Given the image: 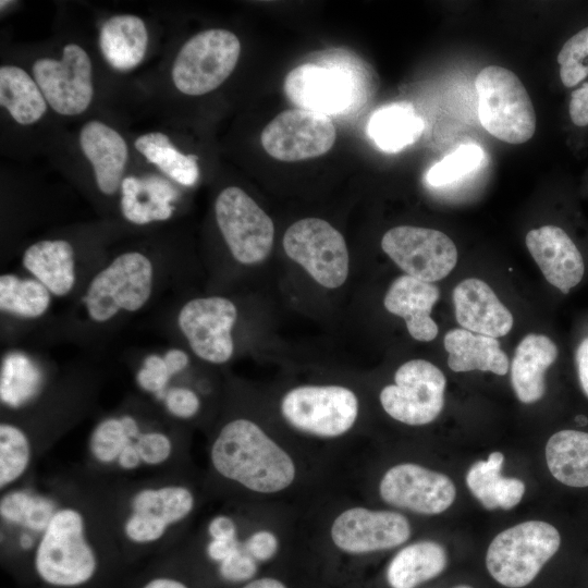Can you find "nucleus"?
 Instances as JSON below:
<instances>
[{"label":"nucleus","instance_id":"1","mask_svg":"<svg viewBox=\"0 0 588 588\" xmlns=\"http://www.w3.org/2000/svg\"><path fill=\"white\" fill-rule=\"evenodd\" d=\"M209 455L218 475L255 493L281 492L296 477L290 454L248 418L238 417L224 424L211 443Z\"/></svg>","mask_w":588,"mask_h":588},{"label":"nucleus","instance_id":"2","mask_svg":"<svg viewBox=\"0 0 588 588\" xmlns=\"http://www.w3.org/2000/svg\"><path fill=\"white\" fill-rule=\"evenodd\" d=\"M34 567L44 583L58 588L79 587L94 577L98 558L81 509L59 505L37 537Z\"/></svg>","mask_w":588,"mask_h":588},{"label":"nucleus","instance_id":"3","mask_svg":"<svg viewBox=\"0 0 588 588\" xmlns=\"http://www.w3.org/2000/svg\"><path fill=\"white\" fill-rule=\"evenodd\" d=\"M155 285L154 260L139 250L122 252L93 275L81 305L91 323L107 324L121 315L140 310L151 298Z\"/></svg>","mask_w":588,"mask_h":588},{"label":"nucleus","instance_id":"4","mask_svg":"<svg viewBox=\"0 0 588 588\" xmlns=\"http://www.w3.org/2000/svg\"><path fill=\"white\" fill-rule=\"evenodd\" d=\"M560 544L561 537L554 526L527 520L494 537L486 553V566L500 585L522 588L536 578Z\"/></svg>","mask_w":588,"mask_h":588},{"label":"nucleus","instance_id":"5","mask_svg":"<svg viewBox=\"0 0 588 588\" xmlns=\"http://www.w3.org/2000/svg\"><path fill=\"white\" fill-rule=\"evenodd\" d=\"M475 86L479 121L488 133L509 144H522L532 137L535 109L515 73L489 65L478 73Z\"/></svg>","mask_w":588,"mask_h":588},{"label":"nucleus","instance_id":"6","mask_svg":"<svg viewBox=\"0 0 588 588\" xmlns=\"http://www.w3.org/2000/svg\"><path fill=\"white\" fill-rule=\"evenodd\" d=\"M240 54L241 41L231 30H201L177 51L171 68L173 86L186 96L208 94L232 74Z\"/></svg>","mask_w":588,"mask_h":588},{"label":"nucleus","instance_id":"7","mask_svg":"<svg viewBox=\"0 0 588 588\" xmlns=\"http://www.w3.org/2000/svg\"><path fill=\"white\" fill-rule=\"evenodd\" d=\"M283 419L295 430L322 439L347 433L355 425L359 402L351 389L339 384H304L281 399Z\"/></svg>","mask_w":588,"mask_h":588},{"label":"nucleus","instance_id":"8","mask_svg":"<svg viewBox=\"0 0 588 588\" xmlns=\"http://www.w3.org/2000/svg\"><path fill=\"white\" fill-rule=\"evenodd\" d=\"M284 93L298 109L330 115L344 114L363 99L357 73L342 63H304L289 72Z\"/></svg>","mask_w":588,"mask_h":588},{"label":"nucleus","instance_id":"9","mask_svg":"<svg viewBox=\"0 0 588 588\" xmlns=\"http://www.w3.org/2000/svg\"><path fill=\"white\" fill-rule=\"evenodd\" d=\"M215 218L233 258L246 266L264 261L274 240L271 218L242 188L228 186L215 201Z\"/></svg>","mask_w":588,"mask_h":588},{"label":"nucleus","instance_id":"10","mask_svg":"<svg viewBox=\"0 0 588 588\" xmlns=\"http://www.w3.org/2000/svg\"><path fill=\"white\" fill-rule=\"evenodd\" d=\"M283 248L321 286L343 285L350 271L343 235L328 221L305 218L291 224L283 235Z\"/></svg>","mask_w":588,"mask_h":588},{"label":"nucleus","instance_id":"11","mask_svg":"<svg viewBox=\"0 0 588 588\" xmlns=\"http://www.w3.org/2000/svg\"><path fill=\"white\" fill-rule=\"evenodd\" d=\"M445 384L443 372L432 363L412 359L397 368L394 384L385 385L379 399L384 412L393 419L422 426L441 413Z\"/></svg>","mask_w":588,"mask_h":588},{"label":"nucleus","instance_id":"12","mask_svg":"<svg viewBox=\"0 0 588 588\" xmlns=\"http://www.w3.org/2000/svg\"><path fill=\"white\" fill-rule=\"evenodd\" d=\"M32 75L48 106L60 115H79L93 101L91 59L75 42L66 44L59 59L47 57L35 60Z\"/></svg>","mask_w":588,"mask_h":588},{"label":"nucleus","instance_id":"13","mask_svg":"<svg viewBox=\"0 0 588 588\" xmlns=\"http://www.w3.org/2000/svg\"><path fill=\"white\" fill-rule=\"evenodd\" d=\"M237 316V308L230 298L210 295L184 303L176 323L195 356L221 365L234 354L233 329Z\"/></svg>","mask_w":588,"mask_h":588},{"label":"nucleus","instance_id":"14","mask_svg":"<svg viewBox=\"0 0 588 588\" xmlns=\"http://www.w3.org/2000/svg\"><path fill=\"white\" fill-rule=\"evenodd\" d=\"M195 504L194 492L184 485L166 483L138 489L130 499L122 523L123 535L136 546L156 543L173 526L186 519Z\"/></svg>","mask_w":588,"mask_h":588},{"label":"nucleus","instance_id":"15","mask_svg":"<svg viewBox=\"0 0 588 588\" xmlns=\"http://www.w3.org/2000/svg\"><path fill=\"white\" fill-rule=\"evenodd\" d=\"M381 247L406 274L429 283L445 278L457 261L453 241L433 229L392 228L382 236Z\"/></svg>","mask_w":588,"mask_h":588},{"label":"nucleus","instance_id":"16","mask_svg":"<svg viewBox=\"0 0 588 588\" xmlns=\"http://www.w3.org/2000/svg\"><path fill=\"white\" fill-rule=\"evenodd\" d=\"M335 138L336 131L330 117L298 108L279 113L260 135L266 152L286 162L324 155Z\"/></svg>","mask_w":588,"mask_h":588},{"label":"nucleus","instance_id":"17","mask_svg":"<svg viewBox=\"0 0 588 588\" xmlns=\"http://www.w3.org/2000/svg\"><path fill=\"white\" fill-rule=\"evenodd\" d=\"M411 537L406 516L387 510L353 506L342 511L330 527L333 544L347 554H366L393 549Z\"/></svg>","mask_w":588,"mask_h":588},{"label":"nucleus","instance_id":"18","mask_svg":"<svg viewBox=\"0 0 588 588\" xmlns=\"http://www.w3.org/2000/svg\"><path fill=\"white\" fill-rule=\"evenodd\" d=\"M379 494L389 505L416 514L437 515L453 504L456 489L442 473L414 463H401L384 473Z\"/></svg>","mask_w":588,"mask_h":588},{"label":"nucleus","instance_id":"19","mask_svg":"<svg viewBox=\"0 0 588 588\" xmlns=\"http://www.w3.org/2000/svg\"><path fill=\"white\" fill-rule=\"evenodd\" d=\"M526 245L547 281L567 294L583 279L584 259L567 233L555 225L530 230Z\"/></svg>","mask_w":588,"mask_h":588},{"label":"nucleus","instance_id":"20","mask_svg":"<svg viewBox=\"0 0 588 588\" xmlns=\"http://www.w3.org/2000/svg\"><path fill=\"white\" fill-rule=\"evenodd\" d=\"M78 144L93 168L98 191L106 196L120 192L128 161L124 137L109 124L90 120L81 127Z\"/></svg>","mask_w":588,"mask_h":588},{"label":"nucleus","instance_id":"21","mask_svg":"<svg viewBox=\"0 0 588 588\" xmlns=\"http://www.w3.org/2000/svg\"><path fill=\"white\" fill-rule=\"evenodd\" d=\"M457 322L474 333L499 338L513 327V316L483 281L469 278L453 291Z\"/></svg>","mask_w":588,"mask_h":588},{"label":"nucleus","instance_id":"22","mask_svg":"<svg viewBox=\"0 0 588 588\" xmlns=\"http://www.w3.org/2000/svg\"><path fill=\"white\" fill-rule=\"evenodd\" d=\"M439 296L437 285L405 274L392 282L383 305L389 313L405 320L413 339L429 342L438 334V326L430 314Z\"/></svg>","mask_w":588,"mask_h":588},{"label":"nucleus","instance_id":"23","mask_svg":"<svg viewBox=\"0 0 588 588\" xmlns=\"http://www.w3.org/2000/svg\"><path fill=\"white\" fill-rule=\"evenodd\" d=\"M22 266L53 296L65 297L77 283V257L74 246L63 238L40 240L22 255Z\"/></svg>","mask_w":588,"mask_h":588},{"label":"nucleus","instance_id":"24","mask_svg":"<svg viewBox=\"0 0 588 588\" xmlns=\"http://www.w3.org/2000/svg\"><path fill=\"white\" fill-rule=\"evenodd\" d=\"M149 34L143 19L134 14H117L106 20L99 29V50L106 62L117 71L135 69L144 60Z\"/></svg>","mask_w":588,"mask_h":588},{"label":"nucleus","instance_id":"25","mask_svg":"<svg viewBox=\"0 0 588 588\" xmlns=\"http://www.w3.org/2000/svg\"><path fill=\"white\" fill-rule=\"evenodd\" d=\"M556 357L558 347L547 335L530 333L519 342L511 365V381L522 403H535L543 396L544 372Z\"/></svg>","mask_w":588,"mask_h":588},{"label":"nucleus","instance_id":"26","mask_svg":"<svg viewBox=\"0 0 588 588\" xmlns=\"http://www.w3.org/2000/svg\"><path fill=\"white\" fill-rule=\"evenodd\" d=\"M119 207L123 218L137 225L169 220L174 211V194L158 177L127 175L120 187Z\"/></svg>","mask_w":588,"mask_h":588},{"label":"nucleus","instance_id":"27","mask_svg":"<svg viewBox=\"0 0 588 588\" xmlns=\"http://www.w3.org/2000/svg\"><path fill=\"white\" fill-rule=\"evenodd\" d=\"M444 348L448 365L455 372L480 370L503 376L509 370V358L495 338L453 329L444 336Z\"/></svg>","mask_w":588,"mask_h":588},{"label":"nucleus","instance_id":"28","mask_svg":"<svg viewBox=\"0 0 588 588\" xmlns=\"http://www.w3.org/2000/svg\"><path fill=\"white\" fill-rule=\"evenodd\" d=\"M446 564L443 546L431 540L416 541L402 548L390 561L387 581L391 588H416L439 576Z\"/></svg>","mask_w":588,"mask_h":588},{"label":"nucleus","instance_id":"29","mask_svg":"<svg viewBox=\"0 0 588 588\" xmlns=\"http://www.w3.org/2000/svg\"><path fill=\"white\" fill-rule=\"evenodd\" d=\"M503 462L501 452H492L487 461L474 463L466 474L469 491L487 510H511L520 502L525 493V483L522 480L501 476Z\"/></svg>","mask_w":588,"mask_h":588},{"label":"nucleus","instance_id":"30","mask_svg":"<svg viewBox=\"0 0 588 588\" xmlns=\"http://www.w3.org/2000/svg\"><path fill=\"white\" fill-rule=\"evenodd\" d=\"M0 106L24 126L39 122L49 107L33 75L13 64L0 66Z\"/></svg>","mask_w":588,"mask_h":588},{"label":"nucleus","instance_id":"31","mask_svg":"<svg viewBox=\"0 0 588 588\" xmlns=\"http://www.w3.org/2000/svg\"><path fill=\"white\" fill-rule=\"evenodd\" d=\"M424 128V120L408 102H394L378 108L367 124L369 137L385 152H397L414 144Z\"/></svg>","mask_w":588,"mask_h":588},{"label":"nucleus","instance_id":"32","mask_svg":"<svg viewBox=\"0 0 588 588\" xmlns=\"http://www.w3.org/2000/svg\"><path fill=\"white\" fill-rule=\"evenodd\" d=\"M45 384L39 363L23 351L3 354L0 365V401L3 406L19 409L36 400Z\"/></svg>","mask_w":588,"mask_h":588},{"label":"nucleus","instance_id":"33","mask_svg":"<svg viewBox=\"0 0 588 588\" xmlns=\"http://www.w3.org/2000/svg\"><path fill=\"white\" fill-rule=\"evenodd\" d=\"M546 460L551 475L563 485L588 487V432H555L547 442Z\"/></svg>","mask_w":588,"mask_h":588},{"label":"nucleus","instance_id":"34","mask_svg":"<svg viewBox=\"0 0 588 588\" xmlns=\"http://www.w3.org/2000/svg\"><path fill=\"white\" fill-rule=\"evenodd\" d=\"M50 291L34 277L15 273L0 275V310L20 319L44 317L52 303Z\"/></svg>","mask_w":588,"mask_h":588},{"label":"nucleus","instance_id":"35","mask_svg":"<svg viewBox=\"0 0 588 588\" xmlns=\"http://www.w3.org/2000/svg\"><path fill=\"white\" fill-rule=\"evenodd\" d=\"M144 429L140 419L131 413L101 418L88 437L87 449L91 460L101 466L115 465L123 448L137 439Z\"/></svg>","mask_w":588,"mask_h":588},{"label":"nucleus","instance_id":"36","mask_svg":"<svg viewBox=\"0 0 588 588\" xmlns=\"http://www.w3.org/2000/svg\"><path fill=\"white\" fill-rule=\"evenodd\" d=\"M135 149L167 176L183 186L194 185L199 176L197 156L181 152L162 132H148L134 140Z\"/></svg>","mask_w":588,"mask_h":588},{"label":"nucleus","instance_id":"37","mask_svg":"<svg viewBox=\"0 0 588 588\" xmlns=\"http://www.w3.org/2000/svg\"><path fill=\"white\" fill-rule=\"evenodd\" d=\"M32 442L27 432L11 421L0 424V488L8 490L28 470Z\"/></svg>","mask_w":588,"mask_h":588},{"label":"nucleus","instance_id":"38","mask_svg":"<svg viewBox=\"0 0 588 588\" xmlns=\"http://www.w3.org/2000/svg\"><path fill=\"white\" fill-rule=\"evenodd\" d=\"M483 160V151L476 144H464L434 163L426 174L431 186H443L458 181L476 170Z\"/></svg>","mask_w":588,"mask_h":588},{"label":"nucleus","instance_id":"39","mask_svg":"<svg viewBox=\"0 0 588 588\" xmlns=\"http://www.w3.org/2000/svg\"><path fill=\"white\" fill-rule=\"evenodd\" d=\"M560 77L564 86L573 87L588 75V27L571 37L558 54Z\"/></svg>","mask_w":588,"mask_h":588},{"label":"nucleus","instance_id":"40","mask_svg":"<svg viewBox=\"0 0 588 588\" xmlns=\"http://www.w3.org/2000/svg\"><path fill=\"white\" fill-rule=\"evenodd\" d=\"M172 377L166 365L162 354H148L144 357L135 373L137 387L157 400H161L171 385Z\"/></svg>","mask_w":588,"mask_h":588},{"label":"nucleus","instance_id":"41","mask_svg":"<svg viewBox=\"0 0 588 588\" xmlns=\"http://www.w3.org/2000/svg\"><path fill=\"white\" fill-rule=\"evenodd\" d=\"M137 450L143 466L158 467L173 454V441L168 432L158 428H145L137 438Z\"/></svg>","mask_w":588,"mask_h":588},{"label":"nucleus","instance_id":"42","mask_svg":"<svg viewBox=\"0 0 588 588\" xmlns=\"http://www.w3.org/2000/svg\"><path fill=\"white\" fill-rule=\"evenodd\" d=\"M160 401L171 417L181 420L195 417L201 407L197 392L185 385H170Z\"/></svg>","mask_w":588,"mask_h":588},{"label":"nucleus","instance_id":"43","mask_svg":"<svg viewBox=\"0 0 588 588\" xmlns=\"http://www.w3.org/2000/svg\"><path fill=\"white\" fill-rule=\"evenodd\" d=\"M58 507L59 504L52 497L33 492L21 528L39 536Z\"/></svg>","mask_w":588,"mask_h":588},{"label":"nucleus","instance_id":"44","mask_svg":"<svg viewBox=\"0 0 588 588\" xmlns=\"http://www.w3.org/2000/svg\"><path fill=\"white\" fill-rule=\"evenodd\" d=\"M33 492L26 488L4 490L0 499V516L5 525L12 527L22 526Z\"/></svg>","mask_w":588,"mask_h":588},{"label":"nucleus","instance_id":"45","mask_svg":"<svg viewBox=\"0 0 588 588\" xmlns=\"http://www.w3.org/2000/svg\"><path fill=\"white\" fill-rule=\"evenodd\" d=\"M219 573L228 581H245L257 573V561L243 548L219 563Z\"/></svg>","mask_w":588,"mask_h":588},{"label":"nucleus","instance_id":"46","mask_svg":"<svg viewBox=\"0 0 588 588\" xmlns=\"http://www.w3.org/2000/svg\"><path fill=\"white\" fill-rule=\"evenodd\" d=\"M242 544L244 550L257 562H266L277 554L279 539L274 532L260 529L249 535Z\"/></svg>","mask_w":588,"mask_h":588},{"label":"nucleus","instance_id":"47","mask_svg":"<svg viewBox=\"0 0 588 588\" xmlns=\"http://www.w3.org/2000/svg\"><path fill=\"white\" fill-rule=\"evenodd\" d=\"M210 539L233 541L237 540V527L232 517L225 514L216 515L207 526Z\"/></svg>","mask_w":588,"mask_h":588},{"label":"nucleus","instance_id":"48","mask_svg":"<svg viewBox=\"0 0 588 588\" xmlns=\"http://www.w3.org/2000/svg\"><path fill=\"white\" fill-rule=\"evenodd\" d=\"M569 117L577 126L588 125V83L572 93Z\"/></svg>","mask_w":588,"mask_h":588},{"label":"nucleus","instance_id":"49","mask_svg":"<svg viewBox=\"0 0 588 588\" xmlns=\"http://www.w3.org/2000/svg\"><path fill=\"white\" fill-rule=\"evenodd\" d=\"M241 548L242 543L238 539L233 541L210 539L206 547V553L210 560L221 563Z\"/></svg>","mask_w":588,"mask_h":588},{"label":"nucleus","instance_id":"50","mask_svg":"<svg viewBox=\"0 0 588 588\" xmlns=\"http://www.w3.org/2000/svg\"><path fill=\"white\" fill-rule=\"evenodd\" d=\"M162 356L172 379L185 371L189 366V356L182 348L171 347Z\"/></svg>","mask_w":588,"mask_h":588},{"label":"nucleus","instance_id":"51","mask_svg":"<svg viewBox=\"0 0 588 588\" xmlns=\"http://www.w3.org/2000/svg\"><path fill=\"white\" fill-rule=\"evenodd\" d=\"M575 357L579 383L583 391L588 396V338L580 342Z\"/></svg>","mask_w":588,"mask_h":588},{"label":"nucleus","instance_id":"52","mask_svg":"<svg viewBox=\"0 0 588 588\" xmlns=\"http://www.w3.org/2000/svg\"><path fill=\"white\" fill-rule=\"evenodd\" d=\"M142 588H188L184 583L172 577H156L146 583Z\"/></svg>","mask_w":588,"mask_h":588},{"label":"nucleus","instance_id":"53","mask_svg":"<svg viewBox=\"0 0 588 588\" xmlns=\"http://www.w3.org/2000/svg\"><path fill=\"white\" fill-rule=\"evenodd\" d=\"M243 588H287L282 581L272 577H261L246 584Z\"/></svg>","mask_w":588,"mask_h":588},{"label":"nucleus","instance_id":"54","mask_svg":"<svg viewBox=\"0 0 588 588\" xmlns=\"http://www.w3.org/2000/svg\"><path fill=\"white\" fill-rule=\"evenodd\" d=\"M576 421L585 425L587 422V418L585 416H577Z\"/></svg>","mask_w":588,"mask_h":588},{"label":"nucleus","instance_id":"55","mask_svg":"<svg viewBox=\"0 0 588 588\" xmlns=\"http://www.w3.org/2000/svg\"><path fill=\"white\" fill-rule=\"evenodd\" d=\"M453 588H473V587L468 586V585H458V586H455Z\"/></svg>","mask_w":588,"mask_h":588}]
</instances>
